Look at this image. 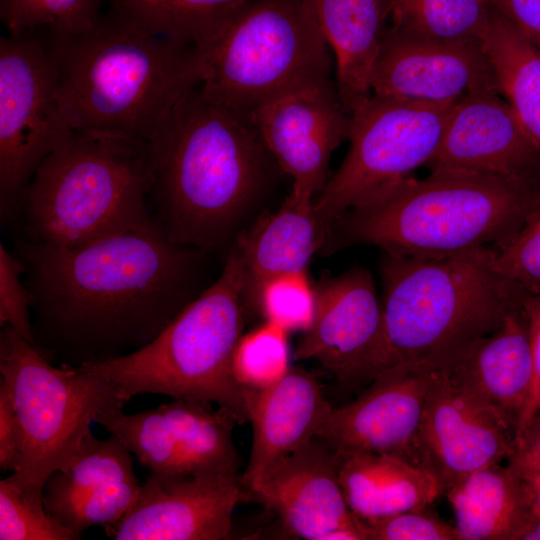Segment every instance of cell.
<instances>
[{
    "mask_svg": "<svg viewBox=\"0 0 540 540\" xmlns=\"http://www.w3.org/2000/svg\"><path fill=\"white\" fill-rule=\"evenodd\" d=\"M338 466V454L316 437L249 494L276 512L283 527L298 538L369 540L367 524L346 502Z\"/></svg>",
    "mask_w": 540,
    "mask_h": 540,
    "instance_id": "ac0fdd59",
    "label": "cell"
},
{
    "mask_svg": "<svg viewBox=\"0 0 540 540\" xmlns=\"http://www.w3.org/2000/svg\"><path fill=\"white\" fill-rule=\"evenodd\" d=\"M486 0H392L391 26L434 40L481 41L489 18Z\"/></svg>",
    "mask_w": 540,
    "mask_h": 540,
    "instance_id": "f546056e",
    "label": "cell"
},
{
    "mask_svg": "<svg viewBox=\"0 0 540 540\" xmlns=\"http://www.w3.org/2000/svg\"><path fill=\"white\" fill-rule=\"evenodd\" d=\"M338 456L346 502L364 522L430 506L443 494L432 474L403 458L377 453Z\"/></svg>",
    "mask_w": 540,
    "mask_h": 540,
    "instance_id": "cb8c5ba5",
    "label": "cell"
},
{
    "mask_svg": "<svg viewBox=\"0 0 540 540\" xmlns=\"http://www.w3.org/2000/svg\"><path fill=\"white\" fill-rule=\"evenodd\" d=\"M196 48L205 68L201 93L249 118L280 96L331 79L310 0H251Z\"/></svg>",
    "mask_w": 540,
    "mask_h": 540,
    "instance_id": "ba28073f",
    "label": "cell"
},
{
    "mask_svg": "<svg viewBox=\"0 0 540 540\" xmlns=\"http://www.w3.org/2000/svg\"><path fill=\"white\" fill-rule=\"evenodd\" d=\"M456 102L371 94L350 114L348 152L314 202L327 237L344 212L427 165Z\"/></svg>",
    "mask_w": 540,
    "mask_h": 540,
    "instance_id": "30bf717a",
    "label": "cell"
},
{
    "mask_svg": "<svg viewBox=\"0 0 540 540\" xmlns=\"http://www.w3.org/2000/svg\"><path fill=\"white\" fill-rule=\"evenodd\" d=\"M336 58L337 89L350 115L371 96V77L392 0H310Z\"/></svg>",
    "mask_w": 540,
    "mask_h": 540,
    "instance_id": "603a6c76",
    "label": "cell"
},
{
    "mask_svg": "<svg viewBox=\"0 0 540 540\" xmlns=\"http://www.w3.org/2000/svg\"><path fill=\"white\" fill-rule=\"evenodd\" d=\"M516 472L522 477L523 481L525 482L528 488L532 501L540 510V473H536L532 471H516Z\"/></svg>",
    "mask_w": 540,
    "mask_h": 540,
    "instance_id": "ee69618b",
    "label": "cell"
},
{
    "mask_svg": "<svg viewBox=\"0 0 540 540\" xmlns=\"http://www.w3.org/2000/svg\"><path fill=\"white\" fill-rule=\"evenodd\" d=\"M112 11L135 26L197 46L251 0H109Z\"/></svg>",
    "mask_w": 540,
    "mask_h": 540,
    "instance_id": "f1b7e54d",
    "label": "cell"
},
{
    "mask_svg": "<svg viewBox=\"0 0 540 540\" xmlns=\"http://www.w3.org/2000/svg\"><path fill=\"white\" fill-rule=\"evenodd\" d=\"M24 266L0 245V326H9L33 345L32 296L24 279Z\"/></svg>",
    "mask_w": 540,
    "mask_h": 540,
    "instance_id": "8d00e7d4",
    "label": "cell"
},
{
    "mask_svg": "<svg viewBox=\"0 0 540 540\" xmlns=\"http://www.w3.org/2000/svg\"><path fill=\"white\" fill-rule=\"evenodd\" d=\"M506 464L516 471L540 473V411L514 440V450Z\"/></svg>",
    "mask_w": 540,
    "mask_h": 540,
    "instance_id": "b9f144b4",
    "label": "cell"
},
{
    "mask_svg": "<svg viewBox=\"0 0 540 540\" xmlns=\"http://www.w3.org/2000/svg\"><path fill=\"white\" fill-rule=\"evenodd\" d=\"M316 311L293 357L318 361L340 382H371L387 368L382 301L371 272L354 265L315 285Z\"/></svg>",
    "mask_w": 540,
    "mask_h": 540,
    "instance_id": "7c38bea8",
    "label": "cell"
},
{
    "mask_svg": "<svg viewBox=\"0 0 540 540\" xmlns=\"http://www.w3.org/2000/svg\"><path fill=\"white\" fill-rule=\"evenodd\" d=\"M22 453V432L11 397L0 383V467L2 471L18 468Z\"/></svg>",
    "mask_w": 540,
    "mask_h": 540,
    "instance_id": "ab89813d",
    "label": "cell"
},
{
    "mask_svg": "<svg viewBox=\"0 0 540 540\" xmlns=\"http://www.w3.org/2000/svg\"><path fill=\"white\" fill-rule=\"evenodd\" d=\"M151 186L147 141L74 131L41 162L17 204L24 238L81 247L138 228L153 219Z\"/></svg>",
    "mask_w": 540,
    "mask_h": 540,
    "instance_id": "8992f818",
    "label": "cell"
},
{
    "mask_svg": "<svg viewBox=\"0 0 540 540\" xmlns=\"http://www.w3.org/2000/svg\"><path fill=\"white\" fill-rule=\"evenodd\" d=\"M380 276L386 369L446 368L521 309L529 295L496 270L491 247L442 258L383 253Z\"/></svg>",
    "mask_w": 540,
    "mask_h": 540,
    "instance_id": "5b68a950",
    "label": "cell"
},
{
    "mask_svg": "<svg viewBox=\"0 0 540 540\" xmlns=\"http://www.w3.org/2000/svg\"><path fill=\"white\" fill-rule=\"evenodd\" d=\"M540 50V0H486Z\"/></svg>",
    "mask_w": 540,
    "mask_h": 540,
    "instance_id": "60d3db41",
    "label": "cell"
},
{
    "mask_svg": "<svg viewBox=\"0 0 540 540\" xmlns=\"http://www.w3.org/2000/svg\"><path fill=\"white\" fill-rule=\"evenodd\" d=\"M437 371L426 364L384 370L357 399L333 408L317 437L340 455L389 454L415 464L414 443Z\"/></svg>",
    "mask_w": 540,
    "mask_h": 540,
    "instance_id": "2e32d148",
    "label": "cell"
},
{
    "mask_svg": "<svg viewBox=\"0 0 540 540\" xmlns=\"http://www.w3.org/2000/svg\"><path fill=\"white\" fill-rule=\"evenodd\" d=\"M517 540H540V510L533 501Z\"/></svg>",
    "mask_w": 540,
    "mask_h": 540,
    "instance_id": "7bdbcfd3",
    "label": "cell"
},
{
    "mask_svg": "<svg viewBox=\"0 0 540 540\" xmlns=\"http://www.w3.org/2000/svg\"><path fill=\"white\" fill-rule=\"evenodd\" d=\"M152 473L188 475L171 427L158 407L135 414L106 411L96 419Z\"/></svg>",
    "mask_w": 540,
    "mask_h": 540,
    "instance_id": "4dcf8cb0",
    "label": "cell"
},
{
    "mask_svg": "<svg viewBox=\"0 0 540 540\" xmlns=\"http://www.w3.org/2000/svg\"><path fill=\"white\" fill-rule=\"evenodd\" d=\"M513 450L514 435L438 369L415 439L414 463L432 474L445 494L473 472L506 463Z\"/></svg>",
    "mask_w": 540,
    "mask_h": 540,
    "instance_id": "e0dca14e",
    "label": "cell"
},
{
    "mask_svg": "<svg viewBox=\"0 0 540 540\" xmlns=\"http://www.w3.org/2000/svg\"><path fill=\"white\" fill-rule=\"evenodd\" d=\"M46 31L58 100L73 131L148 141L205 76L195 45L149 33L114 11L82 32Z\"/></svg>",
    "mask_w": 540,
    "mask_h": 540,
    "instance_id": "3957f363",
    "label": "cell"
},
{
    "mask_svg": "<svg viewBox=\"0 0 540 540\" xmlns=\"http://www.w3.org/2000/svg\"><path fill=\"white\" fill-rule=\"evenodd\" d=\"M0 373L22 432L21 459L12 477L44 504L49 476L70 464L98 416L123 409L125 402L93 364L56 367L9 326L0 332Z\"/></svg>",
    "mask_w": 540,
    "mask_h": 540,
    "instance_id": "9c48e42d",
    "label": "cell"
},
{
    "mask_svg": "<svg viewBox=\"0 0 540 540\" xmlns=\"http://www.w3.org/2000/svg\"><path fill=\"white\" fill-rule=\"evenodd\" d=\"M288 332L266 322L240 337L232 374L243 390H260L280 381L290 370Z\"/></svg>",
    "mask_w": 540,
    "mask_h": 540,
    "instance_id": "1f68e13d",
    "label": "cell"
},
{
    "mask_svg": "<svg viewBox=\"0 0 540 540\" xmlns=\"http://www.w3.org/2000/svg\"><path fill=\"white\" fill-rule=\"evenodd\" d=\"M442 370L453 387L494 415L515 438L533 377L522 308L463 350Z\"/></svg>",
    "mask_w": 540,
    "mask_h": 540,
    "instance_id": "44dd1931",
    "label": "cell"
},
{
    "mask_svg": "<svg viewBox=\"0 0 540 540\" xmlns=\"http://www.w3.org/2000/svg\"><path fill=\"white\" fill-rule=\"evenodd\" d=\"M244 268L234 247L220 276L151 342L93 365L118 387L126 403L141 394L215 403L247 421L245 390L232 358L242 336Z\"/></svg>",
    "mask_w": 540,
    "mask_h": 540,
    "instance_id": "52a82bcc",
    "label": "cell"
},
{
    "mask_svg": "<svg viewBox=\"0 0 540 540\" xmlns=\"http://www.w3.org/2000/svg\"><path fill=\"white\" fill-rule=\"evenodd\" d=\"M540 207L528 179L437 171L392 184L340 215L328 247L372 245L401 257L442 258L503 245Z\"/></svg>",
    "mask_w": 540,
    "mask_h": 540,
    "instance_id": "277c9868",
    "label": "cell"
},
{
    "mask_svg": "<svg viewBox=\"0 0 540 540\" xmlns=\"http://www.w3.org/2000/svg\"><path fill=\"white\" fill-rule=\"evenodd\" d=\"M445 495L461 540H517L532 506L522 477L506 463L473 472Z\"/></svg>",
    "mask_w": 540,
    "mask_h": 540,
    "instance_id": "d4e9b609",
    "label": "cell"
},
{
    "mask_svg": "<svg viewBox=\"0 0 540 540\" xmlns=\"http://www.w3.org/2000/svg\"><path fill=\"white\" fill-rule=\"evenodd\" d=\"M489 9L482 47L499 94L511 105L540 153V50L490 4Z\"/></svg>",
    "mask_w": 540,
    "mask_h": 540,
    "instance_id": "484cf974",
    "label": "cell"
},
{
    "mask_svg": "<svg viewBox=\"0 0 540 540\" xmlns=\"http://www.w3.org/2000/svg\"><path fill=\"white\" fill-rule=\"evenodd\" d=\"M102 4L103 0H0V18L10 35L38 28L78 33L99 21Z\"/></svg>",
    "mask_w": 540,
    "mask_h": 540,
    "instance_id": "d6a6232c",
    "label": "cell"
},
{
    "mask_svg": "<svg viewBox=\"0 0 540 540\" xmlns=\"http://www.w3.org/2000/svg\"><path fill=\"white\" fill-rule=\"evenodd\" d=\"M166 417L188 475L239 477L240 456L233 429L241 424L230 410L197 401L174 399L159 406Z\"/></svg>",
    "mask_w": 540,
    "mask_h": 540,
    "instance_id": "83f0119b",
    "label": "cell"
},
{
    "mask_svg": "<svg viewBox=\"0 0 540 540\" xmlns=\"http://www.w3.org/2000/svg\"><path fill=\"white\" fill-rule=\"evenodd\" d=\"M147 142L153 217L173 242L202 251L227 241L277 164L251 119L208 100L199 86Z\"/></svg>",
    "mask_w": 540,
    "mask_h": 540,
    "instance_id": "7a4b0ae2",
    "label": "cell"
},
{
    "mask_svg": "<svg viewBox=\"0 0 540 540\" xmlns=\"http://www.w3.org/2000/svg\"><path fill=\"white\" fill-rule=\"evenodd\" d=\"M540 153L498 92L469 94L448 116L430 172L458 171L528 179Z\"/></svg>",
    "mask_w": 540,
    "mask_h": 540,
    "instance_id": "d6986e66",
    "label": "cell"
},
{
    "mask_svg": "<svg viewBox=\"0 0 540 540\" xmlns=\"http://www.w3.org/2000/svg\"><path fill=\"white\" fill-rule=\"evenodd\" d=\"M195 249L173 242L154 217L81 247L18 239L33 346L70 367L144 347L201 294Z\"/></svg>",
    "mask_w": 540,
    "mask_h": 540,
    "instance_id": "6da1fadb",
    "label": "cell"
},
{
    "mask_svg": "<svg viewBox=\"0 0 540 540\" xmlns=\"http://www.w3.org/2000/svg\"><path fill=\"white\" fill-rule=\"evenodd\" d=\"M252 305L260 310L266 322L288 333L305 332L315 316V285L306 271L277 275L260 287Z\"/></svg>",
    "mask_w": 540,
    "mask_h": 540,
    "instance_id": "836d02e7",
    "label": "cell"
},
{
    "mask_svg": "<svg viewBox=\"0 0 540 540\" xmlns=\"http://www.w3.org/2000/svg\"><path fill=\"white\" fill-rule=\"evenodd\" d=\"M245 403L252 445L241 482L250 493L319 435L333 407L315 377L294 368L270 387L245 390Z\"/></svg>",
    "mask_w": 540,
    "mask_h": 540,
    "instance_id": "ffe728a7",
    "label": "cell"
},
{
    "mask_svg": "<svg viewBox=\"0 0 540 540\" xmlns=\"http://www.w3.org/2000/svg\"><path fill=\"white\" fill-rule=\"evenodd\" d=\"M1 540H77L73 531L27 496L11 476L0 481Z\"/></svg>",
    "mask_w": 540,
    "mask_h": 540,
    "instance_id": "e575fe53",
    "label": "cell"
},
{
    "mask_svg": "<svg viewBox=\"0 0 540 540\" xmlns=\"http://www.w3.org/2000/svg\"><path fill=\"white\" fill-rule=\"evenodd\" d=\"M522 310L528 328L533 377L530 393L521 414L514 440L540 411V293L529 294L523 301Z\"/></svg>",
    "mask_w": 540,
    "mask_h": 540,
    "instance_id": "f35d334b",
    "label": "cell"
},
{
    "mask_svg": "<svg viewBox=\"0 0 540 540\" xmlns=\"http://www.w3.org/2000/svg\"><path fill=\"white\" fill-rule=\"evenodd\" d=\"M428 507L365 522L369 540H461L456 526L431 513Z\"/></svg>",
    "mask_w": 540,
    "mask_h": 540,
    "instance_id": "74e56055",
    "label": "cell"
},
{
    "mask_svg": "<svg viewBox=\"0 0 540 540\" xmlns=\"http://www.w3.org/2000/svg\"><path fill=\"white\" fill-rule=\"evenodd\" d=\"M484 92L498 89L481 41L434 40L387 26L372 71V94L445 103Z\"/></svg>",
    "mask_w": 540,
    "mask_h": 540,
    "instance_id": "9a60e30c",
    "label": "cell"
},
{
    "mask_svg": "<svg viewBox=\"0 0 540 540\" xmlns=\"http://www.w3.org/2000/svg\"><path fill=\"white\" fill-rule=\"evenodd\" d=\"M137 480L132 454L114 435L97 439L89 432L63 470L53 472L43 489V503L55 519L71 506L112 497Z\"/></svg>",
    "mask_w": 540,
    "mask_h": 540,
    "instance_id": "4316f807",
    "label": "cell"
},
{
    "mask_svg": "<svg viewBox=\"0 0 540 540\" xmlns=\"http://www.w3.org/2000/svg\"><path fill=\"white\" fill-rule=\"evenodd\" d=\"M251 121L278 167L293 179V193L315 199L327 182L333 151L348 139L351 119L332 80L280 96Z\"/></svg>",
    "mask_w": 540,
    "mask_h": 540,
    "instance_id": "4fadbf2b",
    "label": "cell"
},
{
    "mask_svg": "<svg viewBox=\"0 0 540 540\" xmlns=\"http://www.w3.org/2000/svg\"><path fill=\"white\" fill-rule=\"evenodd\" d=\"M248 494L239 477L150 472L131 509L104 526L115 540H224Z\"/></svg>",
    "mask_w": 540,
    "mask_h": 540,
    "instance_id": "5bb4252c",
    "label": "cell"
},
{
    "mask_svg": "<svg viewBox=\"0 0 540 540\" xmlns=\"http://www.w3.org/2000/svg\"><path fill=\"white\" fill-rule=\"evenodd\" d=\"M314 202L291 192L276 212L238 239L235 248L244 268V302L252 305L260 287L277 275L305 272L323 247L327 234Z\"/></svg>",
    "mask_w": 540,
    "mask_h": 540,
    "instance_id": "7402d4cb",
    "label": "cell"
},
{
    "mask_svg": "<svg viewBox=\"0 0 540 540\" xmlns=\"http://www.w3.org/2000/svg\"><path fill=\"white\" fill-rule=\"evenodd\" d=\"M74 131L57 96V72L36 30L0 39V206L6 217L41 162Z\"/></svg>",
    "mask_w": 540,
    "mask_h": 540,
    "instance_id": "8fae6325",
    "label": "cell"
},
{
    "mask_svg": "<svg viewBox=\"0 0 540 540\" xmlns=\"http://www.w3.org/2000/svg\"><path fill=\"white\" fill-rule=\"evenodd\" d=\"M494 267L529 294L540 293V207L503 245L491 247Z\"/></svg>",
    "mask_w": 540,
    "mask_h": 540,
    "instance_id": "d590c367",
    "label": "cell"
}]
</instances>
